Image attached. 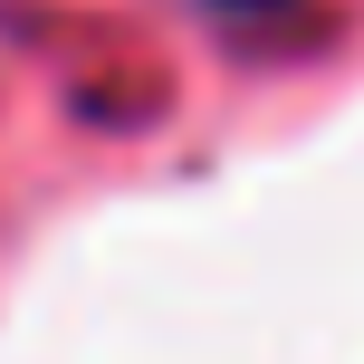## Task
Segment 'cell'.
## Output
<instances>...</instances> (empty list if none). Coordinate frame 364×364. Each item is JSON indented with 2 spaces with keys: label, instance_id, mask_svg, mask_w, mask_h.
<instances>
[{
  "label": "cell",
  "instance_id": "1",
  "mask_svg": "<svg viewBox=\"0 0 364 364\" xmlns=\"http://www.w3.org/2000/svg\"><path fill=\"white\" fill-rule=\"evenodd\" d=\"M220 10H278V0H220Z\"/></svg>",
  "mask_w": 364,
  "mask_h": 364
}]
</instances>
